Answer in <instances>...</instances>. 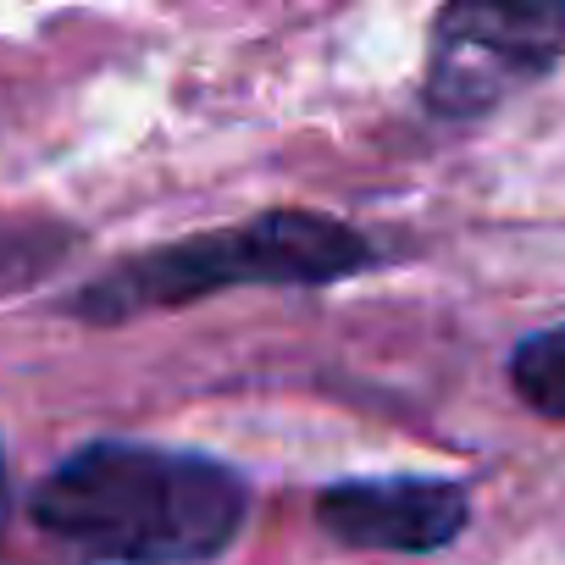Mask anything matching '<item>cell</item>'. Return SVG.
<instances>
[{
	"label": "cell",
	"instance_id": "obj_6",
	"mask_svg": "<svg viewBox=\"0 0 565 565\" xmlns=\"http://www.w3.org/2000/svg\"><path fill=\"white\" fill-rule=\"evenodd\" d=\"M0 504H7V460H0Z\"/></svg>",
	"mask_w": 565,
	"mask_h": 565
},
{
	"label": "cell",
	"instance_id": "obj_5",
	"mask_svg": "<svg viewBox=\"0 0 565 565\" xmlns=\"http://www.w3.org/2000/svg\"><path fill=\"white\" fill-rule=\"evenodd\" d=\"M510 383H515V394H521L537 416L565 422V322H559V328H543V333H532V339L515 344V355H510Z\"/></svg>",
	"mask_w": 565,
	"mask_h": 565
},
{
	"label": "cell",
	"instance_id": "obj_1",
	"mask_svg": "<svg viewBox=\"0 0 565 565\" xmlns=\"http://www.w3.org/2000/svg\"><path fill=\"white\" fill-rule=\"evenodd\" d=\"M249 510L233 466L161 444H84L34 488V521L111 565L216 559Z\"/></svg>",
	"mask_w": 565,
	"mask_h": 565
},
{
	"label": "cell",
	"instance_id": "obj_3",
	"mask_svg": "<svg viewBox=\"0 0 565 565\" xmlns=\"http://www.w3.org/2000/svg\"><path fill=\"white\" fill-rule=\"evenodd\" d=\"M565 56V0H444L427 51V106L482 117Z\"/></svg>",
	"mask_w": 565,
	"mask_h": 565
},
{
	"label": "cell",
	"instance_id": "obj_4",
	"mask_svg": "<svg viewBox=\"0 0 565 565\" xmlns=\"http://www.w3.org/2000/svg\"><path fill=\"white\" fill-rule=\"evenodd\" d=\"M471 504L460 482L444 477H355L317 499V521L350 548L427 554L460 537Z\"/></svg>",
	"mask_w": 565,
	"mask_h": 565
},
{
	"label": "cell",
	"instance_id": "obj_2",
	"mask_svg": "<svg viewBox=\"0 0 565 565\" xmlns=\"http://www.w3.org/2000/svg\"><path fill=\"white\" fill-rule=\"evenodd\" d=\"M377 249L339 216L322 211H260L238 227L194 233L161 249H145L106 271L100 282L73 300L84 322H122L139 311H178L222 289L271 282V289H300V282H339L372 271Z\"/></svg>",
	"mask_w": 565,
	"mask_h": 565
}]
</instances>
